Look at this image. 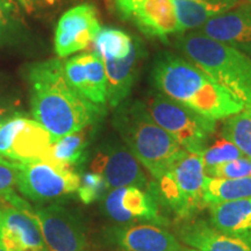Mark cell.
Segmentation results:
<instances>
[{
  "instance_id": "7a4b0ae2",
  "label": "cell",
  "mask_w": 251,
  "mask_h": 251,
  "mask_svg": "<svg viewBox=\"0 0 251 251\" xmlns=\"http://www.w3.org/2000/svg\"><path fill=\"white\" fill-rule=\"evenodd\" d=\"M151 81L157 91L211 120H226L244 109L242 103L205 71L171 51L156 56Z\"/></svg>"
},
{
  "instance_id": "2e32d148",
  "label": "cell",
  "mask_w": 251,
  "mask_h": 251,
  "mask_svg": "<svg viewBox=\"0 0 251 251\" xmlns=\"http://www.w3.org/2000/svg\"><path fill=\"white\" fill-rule=\"evenodd\" d=\"M144 55L146 51L142 42L139 39H134L133 49L127 57L102 58L107 77V102L112 107H118L129 96L139 76Z\"/></svg>"
},
{
  "instance_id": "3957f363",
  "label": "cell",
  "mask_w": 251,
  "mask_h": 251,
  "mask_svg": "<svg viewBox=\"0 0 251 251\" xmlns=\"http://www.w3.org/2000/svg\"><path fill=\"white\" fill-rule=\"evenodd\" d=\"M113 126L126 147L156 180L161 179L184 150L156 124L141 100H125L115 107Z\"/></svg>"
},
{
  "instance_id": "7402d4cb",
  "label": "cell",
  "mask_w": 251,
  "mask_h": 251,
  "mask_svg": "<svg viewBox=\"0 0 251 251\" xmlns=\"http://www.w3.org/2000/svg\"><path fill=\"white\" fill-rule=\"evenodd\" d=\"M90 127L76 131L67 136H63L55 141L47 150L42 158L62 163V164L74 166L80 164L86 157V148L89 144Z\"/></svg>"
},
{
  "instance_id": "52a82bcc",
  "label": "cell",
  "mask_w": 251,
  "mask_h": 251,
  "mask_svg": "<svg viewBox=\"0 0 251 251\" xmlns=\"http://www.w3.org/2000/svg\"><path fill=\"white\" fill-rule=\"evenodd\" d=\"M17 186L28 199L45 202L57 199L80 186V177L71 166L47 158L18 163Z\"/></svg>"
},
{
  "instance_id": "4dcf8cb0",
  "label": "cell",
  "mask_w": 251,
  "mask_h": 251,
  "mask_svg": "<svg viewBox=\"0 0 251 251\" xmlns=\"http://www.w3.org/2000/svg\"><path fill=\"white\" fill-rule=\"evenodd\" d=\"M20 5L26 9L28 13L41 11V9L50 8L57 5L62 0H18Z\"/></svg>"
},
{
  "instance_id": "6da1fadb",
  "label": "cell",
  "mask_w": 251,
  "mask_h": 251,
  "mask_svg": "<svg viewBox=\"0 0 251 251\" xmlns=\"http://www.w3.org/2000/svg\"><path fill=\"white\" fill-rule=\"evenodd\" d=\"M31 87V114L55 141L92 126L105 107L96 105L70 85L64 63L40 62L28 71Z\"/></svg>"
},
{
  "instance_id": "1f68e13d",
  "label": "cell",
  "mask_w": 251,
  "mask_h": 251,
  "mask_svg": "<svg viewBox=\"0 0 251 251\" xmlns=\"http://www.w3.org/2000/svg\"><path fill=\"white\" fill-rule=\"evenodd\" d=\"M6 114H7V111H6L5 108H2L1 106H0V126H1L4 122H6L7 120L5 121L6 119Z\"/></svg>"
},
{
  "instance_id": "484cf974",
  "label": "cell",
  "mask_w": 251,
  "mask_h": 251,
  "mask_svg": "<svg viewBox=\"0 0 251 251\" xmlns=\"http://www.w3.org/2000/svg\"><path fill=\"white\" fill-rule=\"evenodd\" d=\"M200 155L202 157L205 169L244 156L243 152L234 143L225 139L216 141L214 144L207 147Z\"/></svg>"
},
{
  "instance_id": "f1b7e54d",
  "label": "cell",
  "mask_w": 251,
  "mask_h": 251,
  "mask_svg": "<svg viewBox=\"0 0 251 251\" xmlns=\"http://www.w3.org/2000/svg\"><path fill=\"white\" fill-rule=\"evenodd\" d=\"M106 188L107 186H106L105 180L101 176L91 172V174H85L83 176V179L80 180V186L78 188V194H79L81 201L89 205L101 197Z\"/></svg>"
},
{
  "instance_id": "e575fe53",
  "label": "cell",
  "mask_w": 251,
  "mask_h": 251,
  "mask_svg": "<svg viewBox=\"0 0 251 251\" xmlns=\"http://www.w3.org/2000/svg\"><path fill=\"white\" fill-rule=\"evenodd\" d=\"M228 1H235V2H238V0H228Z\"/></svg>"
},
{
  "instance_id": "d4e9b609",
  "label": "cell",
  "mask_w": 251,
  "mask_h": 251,
  "mask_svg": "<svg viewBox=\"0 0 251 251\" xmlns=\"http://www.w3.org/2000/svg\"><path fill=\"white\" fill-rule=\"evenodd\" d=\"M221 135L225 140L234 143L243 155L251 159V109H243L226 119Z\"/></svg>"
},
{
  "instance_id": "ffe728a7",
  "label": "cell",
  "mask_w": 251,
  "mask_h": 251,
  "mask_svg": "<svg viewBox=\"0 0 251 251\" xmlns=\"http://www.w3.org/2000/svg\"><path fill=\"white\" fill-rule=\"evenodd\" d=\"M183 33L194 31L238 2L228 0H172Z\"/></svg>"
},
{
  "instance_id": "ac0fdd59",
  "label": "cell",
  "mask_w": 251,
  "mask_h": 251,
  "mask_svg": "<svg viewBox=\"0 0 251 251\" xmlns=\"http://www.w3.org/2000/svg\"><path fill=\"white\" fill-rule=\"evenodd\" d=\"M179 237L186 246L199 251H251V240L222 233L205 221L185 225Z\"/></svg>"
},
{
  "instance_id": "5bb4252c",
  "label": "cell",
  "mask_w": 251,
  "mask_h": 251,
  "mask_svg": "<svg viewBox=\"0 0 251 251\" xmlns=\"http://www.w3.org/2000/svg\"><path fill=\"white\" fill-rule=\"evenodd\" d=\"M196 31L251 57V4L240 2L226 13L207 21Z\"/></svg>"
},
{
  "instance_id": "4fadbf2b",
  "label": "cell",
  "mask_w": 251,
  "mask_h": 251,
  "mask_svg": "<svg viewBox=\"0 0 251 251\" xmlns=\"http://www.w3.org/2000/svg\"><path fill=\"white\" fill-rule=\"evenodd\" d=\"M103 209L109 218L120 224L142 220L166 225V220L159 214L157 197L136 186L113 188L106 197Z\"/></svg>"
},
{
  "instance_id": "d6986e66",
  "label": "cell",
  "mask_w": 251,
  "mask_h": 251,
  "mask_svg": "<svg viewBox=\"0 0 251 251\" xmlns=\"http://www.w3.org/2000/svg\"><path fill=\"white\" fill-rule=\"evenodd\" d=\"M209 224L222 233L251 240V198L211 205Z\"/></svg>"
},
{
  "instance_id": "83f0119b",
  "label": "cell",
  "mask_w": 251,
  "mask_h": 251,
  "mask_svg": "<svg viewBox=\"0 0 251 251\" xmlns=\"http://www.w3.org/2000/svg\"><path fill=\"white\" fill-rule=\"evenodd\" d=\"M19 27V11L14 0H0V43Z\"/></svg>"
},
{
  "instance_id": "e0dca14e",
  "label": "cell",
  "mask_w": 251,
  "mask_h": 251,
  "mask_svg": "<svg viewBox=\"0 0 251 251\" xmlns=\"http://www.w3.org/2000/svg\"><path fill=\"white\" fill-rule=\"evenodd\" d=\"M113 241L125 251H183L177 237L156 225H133L114 229Z\"/></svg>"
},
{
  "instance_id": "836d02e7",
  "label": "cell",
  "mask_w": 251,
  "mask_h": 251,
  "mask_svg": "<svg viewBox=\"0 0 251 251\" xmlns=\"http://www.w3.org/2000/svg\"><path fill=\"white\" fill-rule=\"evenodd\" d=\"M0 251H6L5 249H4V248H2L1 246H0Z\"/></svg>"
},
{
  "instance_id": "d590c367",
  "label": "cell",
  "mask_w": 251,
  "mask_h": 251,
  "mask_svg": "<svg viewBox=\"0 0 251 251\" xmlns=\"http://www.w3.org/2000/svg\"><path fill=\"white\" fill-rule=\"evenodd\" d=\"M248 1H249V2H250V4H251V0H248Z\"/></svg>"
},
{
  "instance_id": "ba28073f",
  "label": "cell",
  "mask_w": 251,
  "mask_h": 251,
  "mask_svg": "<svg viewBox=\"0 0 251 251\" xmlns=\"http://www.w3.org/2000/svg\"><path fill=\"white\" fill-rule=\"evenodd\" d=\"M55 142L51 134L36 120L15 117L0 126V158L25 163L42 158Z\"/></svg>"
},
{
  "instance_id": "7c38bea8",
  "label": "cell",
  "mask_w": 251,
  "mask_h": 251,
  "mask_svg": "<svg viewBox=\"0 0 251 251\" xmlns=\"http://www.w3.org/2000/svg\"><path fill=\"white\" fill-rule=\"evenodd\" d=\"M101 30L98 14L91 4H80L65 12L55 31V51L68 57L86 49Z\"/></svg>"
},
{
  "instance_id": "9a60e30c",
  "label": "cell",
  "mask_w": 251,
  "mask_h": 251,
  "mask_svg": "<svg viewBox=\"0 0 251 251\" xmlns=\"http://www.w3.org/2000/svg\"><path fill=\"white\" fill-rule=\"evenodd\" d=\"M0 246L6 251H48L35 220L13 206H0Z\"/></svg>"
},
{
  "instance_id": "603a6c76",
  "label": "cell",
  "mask_w": 251,
  "mask_h": 251,
  "mask_svg": "<svg viewBox=\"0 0 251 251\" xmlns=\"http://www.w3.org/2000/svg\"><path fill=\"white\" fill-rule=\"evenodd\" d=\"M85 76L81 94L96 105L105 107L107 102V77L102 58L97 51L85 52Z\"/></svg>"
},
{
  "instance_id": "9c48e42d",
  "label": "cell",
  "mask_w": 251,
  "mask_h": 251,
  "mask_svg": "<svg viewBox=\"0 0 251 251\" xmlns=\"http://www.w3.org/2000/svg\"><path fill=\"white\" fill-rule=\"evenodd\" d=\"M120 14L144 35L166 40L183 34L172 0H114Z\"/></svg>"
},
{
  "instance_id": "4316f807",
  "label": "cell",
  "mask_w": 251,
  "mask_h": 251,
  "mask_svg": "<svg viewBox=\"0 0 251 251\" xmlns=\"http://www.w3.org/2000/svg\"><path fill=\"white\" fill-rule=\"evenodd\" d=\"M206 176L214 178H244L251 176V159L243 156L205 169Z\"/></svg>"
},
{
  "instance_id": "8992f818",
  "label": "cell",
  "mask_w": 251,
  "mask_h": 251,
  "mask_svg": "<svg viewBox=\"0 0 251 251\" xmlns=\"http://www.w3.org/2000/svg\"><path fill=\"white\" fill-rule=\"evenodd\" d=\"M151 118L188 152L201 153L216 130V121L155 91L146 102Z\"/></svg>"
},
{
  "instance_id": "5b68a950",
  "label": "cell",
  "mask_w": 251,
  "mask_h": 251,
  "mask_svg": "<svg viewBox=\"0 0 251 251\" xmlns=\"http://www.w3.org/2000/svg\"><path fill=\"white\" fill-rule=\"evenodd\" d=\"M206 172L200 153L183 150L153 187V194L176 215L187 219L205 207L203 184Z\"/></svg>"
},
{
  "instance_id": "d6a6232c",
  "label": "cell",
  "mask_w": 251,
  "mask_h": 251,
  "mask_svg": "<svg viewBox=\"0 0 251 251\" xmlns=\"http://www.w3.org/2000/svg\"><path fill=\"white\" fill-rule=\"evenodd\" d=\"M183 251H199V250L193 249V248H184Z\"/></svg>"
},
{
  "instance_id": "30bf717a",
  "label": "cell",
  "mask_w": 251,
  "mask_h": 251,
  "mask_svg": "<svg viewBox=\"0 0 251 251\" xmlns=\"http://www.w3.org/2000/svg\"><path fill=\"white\" fill-rule=\"evenodd\" d=\"M39 226L48 251H83V224L64 207L50 205L28 213Z\"/></svg>"
},
{
  "instance_id": "277c9868",
  "label": "cell",
  "mask_w": 251,
  "mask_h": 251,
  "mask_svg": "<svg viewBox=\"0 0 251 251\" xmlns=\"http://www.w3.org/2000/svg\"><path fill=\"white\" fill-rule=\"evenodd\" d=\"M175 46L184 57L225 87L244 109H251L250 56L199 31L179 34Z\"/></svg>"
},
{
  "instance_id": "44dd1931",
  "label": "cell",
  "mask_w": 251,
  "mask_h": 251,
  "mask_svg": "<svg viewBox=\"0 0 251 251\" xmlns=\"http://www.w3.org/2000/svg\"><path fill=\"white\" fill-rule=\"evenodd\" d=\"M251 198V176L244 178H214L206 176L203 184L205 205Z\"/></svg>"
},
{
  "instance_id": "f546056e",
  "label": "cell",
  "mask_w": 251,
  "mask_h": 251,
  "mask_svg": "<svg viewBox=\"0 0 251 251\" xmlns=\"http://www.w3.org/2000/svg\"><path fill=\"white\" fill-rule=\"evenodd\" d=\"M18 163L0 158V197H6L13 193V188L18 184Z\"/></svg>"
},
{
  "instance_id": "cb8c5ba5",
  "label": "cell",
  "mask_w": 251,
  "mask_h": 251,
  "mask_svg": "<svg viewBox=\"0 0 251 251\" xmlns=\"http://www.w3.org/2000/svg\"><path fill=\"white\" fill-rule=\"evenodd\" d=\"M134 39L124 30L101 28L94 40L96 51L101 58L120 59L127 57L133 49Z\"/></svg>"
},
{
  "instance_id": "8fae6325",
  "label": "cell",
  "mask_w": 251,
  "mask_h": 251,
  "mask_svg": "<svg viewBox=\"0 0 251 251\" xmlns=\"http://www.w3.org/2000/svg\"><path fill=\"white\" fill-rule=\"evenodd\" d=\"M141 165L133 152L118 142L102 144L91 163L92 171L101 176L107 188L148 187V179Z\"/></svg>"
}]
</instances>
